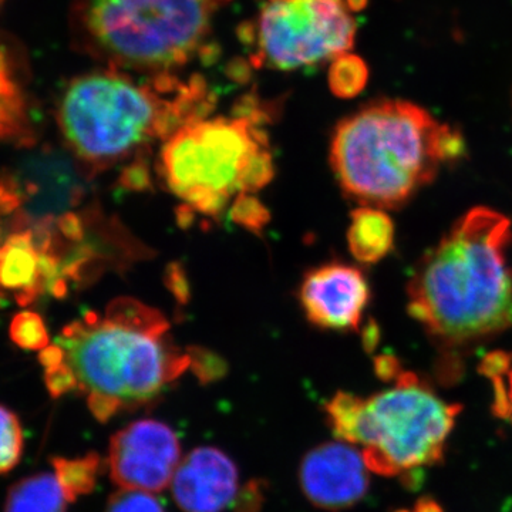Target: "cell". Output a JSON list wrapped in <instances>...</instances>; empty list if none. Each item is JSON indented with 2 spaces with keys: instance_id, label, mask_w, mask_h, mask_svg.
Returning <instances> with one entry per match:
<instances>
[{
  "instance_id": "34",
  "label": "cell",
  "mask_w": 512,
  "mask_h": 512,
  "mask_svg": "<svg viewBox=\"0 0 512 512\" xmlns=\"http://www.w3.org/2000/svg\"><path fill=\"white\" fill-rule=\"evenodd\" d=\"M399 512H407V511H399Z\"/></svg>"
},
{
  "instance_id": "31",
  "label": "cell",
  "mask_w": 512,
  "mask_h": 512,
  "mask_svg": "<svg viewBox=\"0 0 512 512\" xmlns=\"http://www.w3.org/2000/svg\"><path fill=\"white\" fill-rule=\"evenodd\" d=\"M56 229L67 241L79 242L84 237L82 218L79 215L70 214V212L57 218Z\"/></svg>"
},
{
  "instance_id": "13",
  "label": "cell",
  "mask_w": 512,
  "mask_h": 512,
  "mask_svg": "<svg viewBox=\"0 0 512 512\" xmlns=\"http://www.w3.org/2000/svg\"><path fill=\"white\" fill-rule=\"evenodd\" d=\"M171 490L185 512H222L237 498L238 470L218 448H195L181 460Z\"/></svg>"
},
{
  "instance_id": "23",
  "label": "cell",
  "mask_w": 512,
  "mask_h": 512,
  "mask_svg": "<svg viewBox=\"0 0 512 512\" xmlns=\"http://www.w3.org/2000/svg\"><path fill=\"white\" fill-rule=\"evenodd\" d=\"M231 218L239 227L254 234H261L262 229L271 220V214L264 204L248 192H239L231 208Z\"/></svg>"
},
{
  "instance_id": "22",
  "label": "cell",
  "mask_w": 512,
  "mask_h": 512,
  "mask_svg": "<svg viewBox=\"0 0 512 512\" xmlns=\"http://www.w3.org/2000/svg\"><path fill=\"white\" fill-rule=\"evenodd\" d=\"M9 336L20 349L40 350L50 345L49 332L45 320L39 313L22 311L13 316L9 326Z\"/></svg>"
},
{
  "instance_id": "1",
  "label": "cell",
  "mask_w": 512,
  "mask_h": 512,
  "mask_svg": "<svg viewBox=\"0 0 512 512\" xmlns=\"http://www.w3.org/2000/svg\"><path fill=\"white\" fill-rule=\"evenodd\" d=\"M510 218L487 207L467 212L417 265L409 313L446 350H461L512 326Z\"/></svg>"
},
{
  "instance_id": "32",
  "label": "cell",
  "mask_w": 512,
  "mask_h": 512,
  "mask_svg": "<svg viewBox=\"0 0 512 512\" xmlns=\"http://www.w3.org/2000/svg\"><path fill=\"white\" fill-rule=\"evenodd\" d=\"M345 2L348 9L352 10V12H362L363 9H366L369 0H345Z\"/></svg>"
},
{
  "instance_id": "35",
  "label": "cell",
  "mask_w": 512,
  "mask_h": 512,
  "mask_svg": "<svg viewBox=\"0 0 512 512\" xmlns=\"http://www.w3.org/2000/svg\"><path fill=\"white\" fill-rule=\"evenodd\" d=\"M0 2H3V0H0Z\"/></svg>"
},
{
  "instance_id": "20",
  "label": "cell",
  "mask_w": 512,
  "mask_h": 512,
  "mask_svg": "<svg viewBox=\"0 0 512 512\" xmlns=\"http://www.w3.org/2000/svg\"><path fill=\"white\" fill-rule=\"evenodd\" d=\"M481 372L493 382L494 413L512 424V356L490 353L481 363Z\"/></svg>"
},
{
  "instance_id": "11",
  "label": "cell",
  "mask_w": 512,
  "mask_h": 512,
  "mask_svg": "<svg viewBox=\"0 0 512 512\" xmlns=\"http://www.w3.org/2000/svg\"><path fill=\"white\" fill-rule=\"evenodd\" d=\"M299 299L306 318L318 328L359 330L370 288L356 266L332 262L308 272Z\"/></svg>"
},
{
  "instance_id": "3",
  "label": "cell",
  "mask_w": 512,
  "mask_h": 512,
  "mask_svg": "<svg viewBox=\"0 0 512 512\" xmlns=\"http://www.w3.org/2000/svg\"><path fill=\"white\" fill-rule=\"evenodd\" d=\"M456 128L404 100L375 101L340 121L330 164L345 194L366 207L399 208L464 154Z\"/></svg>"
},
{
  "instance_id": "19",
  "label": "cell",
  "mask_w": 512,
  "mask_h": 512,
  "mask_svg": "<svg viewBox=\"0 0 512 512\" xmlns=\"http://www.w3.org/2000/svg\"><path fill=\"white\" fill-rule=\"evenodd\" d=\"M369 69L362 57L343 53L332 60L329 69L330 92L340 99H353L365 90Z\"/></svg>"
},
{
  "instance_id": "24",
  "label": "cell",
  "mask_w": 512,
  "mask_h": 512,
  "mask_svg": "<svg viewBox=\"0 0 512 512\" xmlns=\"http://www.w3.org/2000/svg\"><path fill=\"white\" fill-rule=\"evenodd\" d=\"M274 158L269 147L261 148L252 156L239 180V192H254L262 190L274 180Z\"/></svg>"
},
{
  "instance_id": "33",
  "label": "cell",
  "mask_w": 512,
  "mask_h": 512,
  "mask_svg": "<svg viewBox=\"0 0 512 512\" xmlns=\"http://www.w3.org/2000/svg\"><path fill=\"white\" fill-rule=\"evenodd\" d=\"M416 512H441V510L433 501H421V503L417 505Z\"/></svg>"
},
{
  "instance_id": "27",
  "label": "cell",
  "mask_w": 512,
  "mask_h": 512,
  "mask_svg": "<svg viewBox=\"0 0 512 512\" xmlns=\"http://www.w3.org/2000/svg\"><path fill=\"white\" fill-rule=\"evenodd\" d=\"M190 350L192 359L191 367L202 382H210V380H214L215 377L224 373L225 365L221 362L220 357L200 348Z\"/></svg>"
},
{
  "instance_id": "6",
  "label": "cell",
  "mask_w": 512,
  "mask_h": 512,
  "mask_svg": "<svg viewBox=\"0 0 512 512\" xmlns=\"http://www.w3.org/2000/svg\"><path fill=\"white\" fill-rule=\"evenodd\" d=\"M393 380L369 397L340 392L326 406L335 436L362 446L369 470L384 477L439 463L460 413L413 373L400 369Z\"/></svg>"
},
{
  "instance_id": "17",
  "label": "cell",
  "mask_w": 512,
  "mask_h": 512,
  "mask_svg": "<svg viewBox=\"0 0 512 512\" xmlns=\"http://www.w3.org/2000/svg\"><path fill=\"white\" fill-rule=\"evenodd\" d=\"M67 503L57 477L39 473L10 487L5 512H67Z\"/></svg>"
},
{
  "instance_id": "30",
  "label": "cell",
  "mask_w": 512,
  "mask_h": 512,
  "mask_svg": "<svg viewBox=\"0 0 512 512\" xmlns=\"http://www.w3.org/2000/svg\"><path fill=\"white\" fill-rule=\"evenodd\" d=\"M20 207H22V200L19 192L16 191L15 185L10 183L8 175H3L0 178V217L19 212Z\"/></svg>"
},
{
  "instance_id": "9",
  "label": "cell",
  "mask_w": 512,
  "mask_h": 512,
  "mask_svg": "<svg viewBox=\"0 0 512 512\" xmlns=\"http://www.w3.org/2000/svg\"><path fill=\"white\" fill-rule=\"evenodd\" d=\"M177 434L157 420H138L110 441L107 467L111 481L126 490L160 493L173 483L180 466Z\"/></svg>"
},
{
  "instance_id": "4",
  "label": "cell",
  "mask_w": 512,
  "mask_h": 512,
  "mask_svg": "<svg viewBox=\"0 0 512 512\" xmlns=\"http://www.w3.org/2000/svg\"><path fill=\"white\" fill-rule=\"evenodd\" d=\"M168 329L157 309L117 298L104 318L87 312L62 330L57 345L97 420L151 402L190 369V353L165 340Z\"/></svg>"
},
{
  "instance_id": "5",
  "label": "cell",
  "mask_w": 512,
  "mask_h": 512,
  "mask_svg": "<svg viewBox=\"0 0 512 512\" xmlns=\"http://www.w3.org/2000/svg\"><path fill=\"white\" fill-rule=\"evenodd\" d=\"M229 0H73V45L109 69L173 73L205 46Z\"/></svg>"
},
{
  "instance_id": "14",
  "label": "cell",
  "mask_w": 512,
  "mask_h": 512,
  "mask_svg": "<svg viewBox=\"0 0 512 512\" xmlns=\"http://www.w3.org/2000/svg\"><path fill=\"white\" fill-rule=\"evenodd\" d=\"M0 288L15 292L20 306L32 305L46 293L32 229H19L0 245Z\"/></svg>"
},
{
  "instance_id": "26",
  "label": "cell",
  "mask_w": 512,
  "mask_h": 512,
  "mask_svg": "<svg viewBox=\"0 0 512 512\" xmlns=\"http://www.w3.org/2000/svg\"><path fill=\"white\" fill-rule=\"evenodd\" d=\"M45 383L53 397H60L77 389L73 372L64 360L57 365L45 367Z\"/></svg>"
},
{
  "instance_id": "18",
  "label": "cell",
  "mask_w": 512,
  "mask_h": 512,
  "mask_svg": "<svg viewBox=\"0 0 512 512\" xmlns=\"http://www.w3.org/2000/svg\"><path fill=\"white\" fill-rule=\"evenodd\" d=\"M52 464L67 501L74 503L80 495L93 490L101 461L97 454H89V456L74 458V460L56 457L53 458Z\"/></svg>"
},
{
  "instance_id": "25",
  "label": "cell",
  "mask_w": 512,
  "mask_h": 512,
  "mask_svg": "<svg viewBox=\"0 0 512 512\" xmlns=\"http://www.w3.org/2000/svg\"><path fill=\"white\" fill-rule=\"evenodd\" d=\"M104 512H165L163 505L158 503L153 494L147 491L126 490L111 495Z\"/></svg>"
},
{
  "instance_id": "36",
  "label": "cell",
  "mask_w": 512,
  "mask_h": 512,
  "mask_svg": "<svg viewBox=\"0 0 512 512\" xmlns=\"http://www.w3.org/2000/svg\"><path fill=\"white\" fill-rule=\"evenodd\" d=\"M0 296H2V295H0Z\"/></svg>"
},
{
  "instance_id": "28",
  "label": "cell",
  "mask_w": 512,
  "mask_h": 512,
  "mask_svg": "<svg viewBox=\"0 0 512 512\" xmlns=\"http://www.w3.org/2000/svg\"><path fill=\"white\" fill-rule=\"evenodd\" d=\"M119 183L126 190L147 191L151 187V175L146 158L140 157L128 164L120 175Z\"/></svg>"
},
{
  "instance_id": "7",
  "label": "cell",
  "mask_w": 512,
  "mask_h": 512,
  "mask_svg": "<svg viewBox=\"0 0 512 512\" xmlns=\"http://www.w3.org/2000/svg\"><path fill=\"white\" fill-rule=\"evenodd\" d=\"M259 110L235 117L198 120L165 140L160 174L192 211L217 217L255 153L268 146Z\"/></svg>"
},
{
  "instance_id": "10",
  "label": "cell",
  "mask_w": 512,
  "mask_h": 512,
  "mask_svg": "<svg viewBox=\"0 0 512 512\" xmlns=\"http://www.w3.org/2000/svg\"><path fill=\"white\" fill-rule=\"evenodd\" d=\"M369 467L362 451L339 440L313 448L299 468L306 498L326 511H340L359 503L369 488Z\"/></svg>"
},
{
  "instance_id": "2",
  "label": "cell",
  "mask_w": 512,
  "mask_h": 512,
  "mask_svg": "<svg viewBox=\"0 0 512 512\" xmlns=\"http://www.w3.org/2000/svg\"><path fill=\"white\" fill-rule=\"evenodd\" d=\"M215 103L200 74L181 80L174 73H157L140 82L107 69L67 84L57 104V124L74 157L94 174L204 120Z\"/></svg>"
},
{
  "instance_id": "15",
  "label": "cell",
  "mask_w": 512,
  "mask_h": 512,
  "mask_svg": "<svg viewBox=\"0 0 512 512\" xmlns=\"http://www.w3.org/2000/svg\"><path fill=\"white\" fill-rule=\"evenodd\" d=\"M0 141L29 147L35 143L29 103L18 79L15 62L0 45Z\"/></svg>"
},
{
  "instance_id": "16",
  "label": "cell",
  "mask_w": 512,
  "mask_h": 512,
  "mask_svg": "<svg viewBox=\"0 0 512 512\" xmlns=\"http://www.w3.org/2000/svg\"><path fill=\"white\" fill-rule=\"evenodd\" d=\"M350 252L362 264H376L390 254L394 244L392 218L380 208L362 207L352 212L348 231Z\"/></svg>"
},
{
  "instance_id": "12",
  "label": "cell",
  "mask_w": 512,
  "mask_h": 512,
  "mask_svg": "<svg viewBox=\"0 0 512 512\" xmlns=\"http://www.w3.org/2000/svg\"><path fill=\"white\" fill-rule=\"evenodd\" d=\"M8 178L22 200L19 229L56 221L80 200L82 192L70 165L52 150L36 151L22 158Z\"/></svg>"
},
{
  "instance_id": "8",
  "label": "cell",
  "mask_w": 512,
  "mask_h": 512,
  "mask_svg": "<svg viewBox=\"0 0 512 512\" xmlns=\"http://www.w3.org/2000/svg\"><path fill=\"white\" fill-rule=\"evenodd\" d=\"M248 36L252 62L278 70L309 69L348 53L356 22L342 0H265Z\"/></svg>"
},
{
  "instance_id": "21",
  "label": "cell",
  "mask_w": 512,
  "mask_h": 512,
  "mask_svg": "<svg viewBox=\"0 0 512 512\" xmlns=\"http://www.w3.org/2000/svg\"><path fill=\"white\" fill-rule=\"evenodd\" d=\"M25 437L18 416L0 404V474L18 466Z\"/></svg>"
},
{
  "instance_id": "29",
  "label": "cell",
  "mask_w": 512,
  "mask_h": 512,
  "mask_svg": "<svg viewBox=\"0 0 512 512\" xmlns=\"http://www.w3.org/2000/svg\"><path fill=\"white\" fill-rule=\"evenodd\" d=\"M165 284L168 285L178 302L185 303L190 298V286H188L187 276H185L181 265L171 264L168 266Z\"/></svg>"
}]
</instances>
